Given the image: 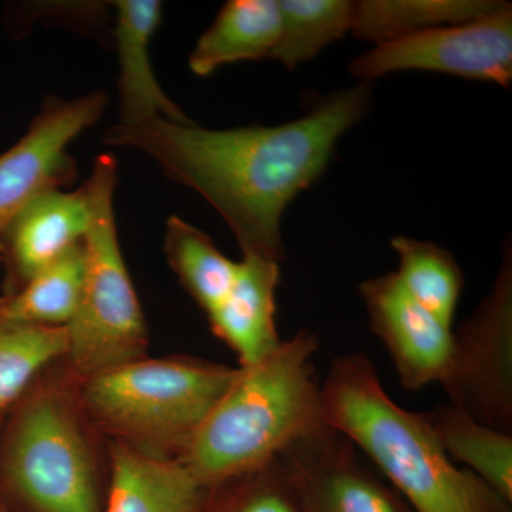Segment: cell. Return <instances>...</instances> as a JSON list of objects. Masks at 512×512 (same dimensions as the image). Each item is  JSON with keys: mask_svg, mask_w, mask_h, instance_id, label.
Segmentation results:
<instances>
[{"mask_svg": "<svg viewBox=\"0 0 512 512\" xmlns=\"http://www.w3.org/2000/svg\"><path fill=\"white\" fill-rule=\"evenodd\" d=\"M392 248L399 256L396 275L403 288L434 318L453 328L464 286L463 271L454 255L433 242L404 235L392 239Z\"/></svg>", "mask_w": 512, "mask_h": 512, "instance_id": "ffe728a7", "label": "cell"}, {"mask_svg": "<svg viewBox=\"0 0 512 512\" xmlns=\"http://www.w3.org/2000/svg\"><path fill=\"white\" fill-rule=\"evenodd\" d=\"M424 417L448 456L512 503V434L484 426L451 403L434 407Z\"/></svg>", "mask_w": 512, "mask_h": 512, "instance_id": "ac0fdd59", "label": "cell"}, {"mask_svg": "<svg viewBox=\"0 0 512 512\" xmlns=\"http://www.w3.org/2000/svg\"><path fill=\"white\" fill-rule=\"evenodd\" d=\"M504 3L500 0H360L353 3L350 32L356 39L377 46L423 30L483 18Z\"/></svg>", "mask_w": 512, "mask_h": 512, "instance_id": "e0dca14e", "label": "cell"}, {"mask_svg": "<svg viewBox=\"0 0 512 512\" xmlns=\"http://www.w3.org/2000/svg\"><path fill=\"white\" fill-rule=\"evenodd\" d=\"M281 32L269 59L295 69L342 39L352 28L350 0H276Z\"/></svg>", "mask_w": 512, "mask_h": 512, "instance_id": "7402d4cb", "label": "cell"}, {"mask_svg": "<svg viewBox=\"0 0 512 512\" xmlns=\"http://www.w3.org/2000/svg\"><path fill=\"white\" fill-rule=\"evenodd\" d=\"M355 444L332 427L279 454L301 512H414L363 463Z\"/></svg>", "mask_w": 512, "mask_h": 512, "instance_id": "30bf717a", "label": "cell"}, {"mask_svg": "<svg viewBox=\"0 0 512 512\" xmlns=\"http://www.w3.org/2000/svg\"><path fill=\"white\" fill-rule=\"evenodd\" d=\"M279 32L276 0H231L197 40L188 66L195 76L207 77L228 64L271 57Z\"/></svg>", "mask_w": 512, "mask_h": 512, "instance_id": "2e32d148", "label": "cell"}, {"mask_svg": "<svg viewBox=\"0 0 512 512\" xmlns=\"http://www.w3.org/2000/svg\"><path fill=\"white\" fill-rule=\"evenodd\" d=\"M164 254L171 271L205 313L217 308L237 276L238 262L222 254L201 229L183 218H168Z\"/></svg>", "mask_w": 512, "mask_h": 512, "instance_id": "d6986e66", "label": "cell"}, {"mask_svg": "<svg viewBox=\"0 0 512 512\" xmlns=\"http://www.w3.org/2000/svg\"><path fill=\"white\" fill-rule=\"evenodd\" d=\"M83 242L33 276L20 291L0 295V320L66 326L82 286Z\"/></svg>", "mask_w": 512, "mask_h": 512, "instance_id": "44dd1931", "label": "cell"}, {"mask_svg": "<svg viewBox=\"0 0 512 512\" xmlns=\"http://www.w3.org/2000/svg\"><path fill=\"white\" fill-rule=\"evenodd\" d=\"M279 282L281 264L242 255L228 295L207 315L212 333L237 353L239 366L254 365L282 343L275 320Z\"/></svg>", "mask_w": 512, "mask_h": 512, "instance_id": "5bb4252c", "label": "cell"}, {"mask_svg": "<svg viewBox=\"0 0 512 512\" xmlns=\"http://www.w3.org/2000/svg\"><path fill=\"white\" fill-rule=\"evenodd\" d=\"M0 512H23V511H20L19 508L13 507V505L6 503L5 500H2V498H0Z\"/></svg>", "mask_w": 512, "mask_h": 512, "instance_id": "d4e9b609", "label": "cell"}, {"mask_svg": "<svg viewBox=\"0 0 512 512\" xmlns=\"http://www.w3.org/2000/svg\"><path fill=\"white\" fill-rule=\"evenodd\" d=\"M90 227L86 188L53 190L26 205L0 238L5 265L2 295L20 291L33 276L82 244Z\"/></svg>", "mask_w": 512, "mask_h": 512, "instance_id": "7c38bea8", "label": "cell"}, {"mask_svg": "<svg viewBox=\"0 0 512 512\" xmlns=\"http://www.w3.org/2000/svg\"><path fill=\"white\" fill-rule=\"evenodd\" d=\"M107 104L103 92L73 100L47 97L28 133L0 154V238L35 198L76 180L77 164L67 147L99 123Z\"/></svg>", "mask_w": 512, "mask_h": 512, "instance_id": "9c48e42d", "label": "cell"}, {"mask_svg": "<svg viewBox=\"0 0 512 512\" xmlns=\"http://www.w3.org/2000/svg\"><path fill=\"white\" fill-rule=\"evenodd\" d=\"M433 72L510 87L512 6L483 18L441 26L373 47L349 64L360 83L399 72Z\"/></svg>", "mask_w": 512, "mask_h": 512, "instance_id": "ba28073f", "label": "cell"}, {"mask_svg": "<svg viewBox=\"0 0 512 512\" xmlns=\"http://www.w3.org/2000/svg\"><path fill=\"white\" fill-rule=\"evenodd\" d=\"M359 293L370 330L389 353L402 386L414 392L441 384L450 366L453 328L414 301L396 272L366 279Z\"/></svg>", "mask_w": 512, "mask_h": 512, "instance_id": "8fae6325", "label": "cell"}, {"mask_svg": "<svg viewBox=\"0 0 512 512\" xmlns=\"http://www.w3.org/2000/svg\"><path fill=\"white\" fill-rule=\"evenodd\" d=\"M237 372L201 357L147 356L84 380L82 397L107 441L180 460Z\"/></svg>", "mask_w": 512, "mask_h": 512, "instance_id": "5b68a950", "label": "cell"}, {"mask_svg": "<svg viewBox=\"0 0 512 512\" xmlns=\"http://www.w3.org/2000/svg\"><path fill=\"white\" fill-rule=\"evenodd\" d=\"M198 512H301L278 458L268 466L207 488Z\"/></svg>", "mask_w": 512, "mask_h": 512, "instance_id": "cb8c5ba5", "label": "cell"}, {"mask_svg": "<svg viewBox=\"0 0 512 512\" xmlns=\"http://www.w3.org/2000/svg\"><path fill=\"white\" fill-rule=\"evenodd\" d=\"M114 43L119 59L121 124L153 119L191 124L194 121L168 97L158 83L151 64L150 46L163 20V3L158 0H117Z\"/></svg>", "mask_w": 512, "mask_h": 512, "instance_id": "4fadbf2b", "label": "cell"}, {"mask_svg": "<svg viewBox=\"0 0 512 512\" xmlns=\"http://www.w3.org/2000/svg\"><path fill=\"white\" fill-rule=\"evenodd\" d=\"M119 165L103 154L84 183L90 227L84 238V274L66 328L67 367L82 382L147 357L150 335L121 252L114 192Z\"/></svg>", "mask_w": 512, "mask_h": 512, "instance_id": "8992f818", "label": "cell"}, {"mask_svg": "<svg viewBox=\"0 0 512 512\" xmlns=\"http://www.w3.org/2000/svg\"><path fill=\"white\" fill-rule=\"evenodd\" d=\"M66 352L64 326L0 320V410H9L35 377Z\"/></svg>", "mask_w": 512, "mask_h": 512, "instance_id": "603a6c76", "label": "cell"}, {"mask_svg": "<svg viewBox=\"0 0 512 512\" xmlns=\"http://www.w3.org/2000/svg\"><path fill=\"white\" fill-rule=\"evenodd\" d=\"M370 97V83H360L279 126L210 130L153 119L114 124L103 140L141 151L200 194L227 222L242 255L282 264L286 208L322 177L340 137L365 117Z\"/></svg>", "mask_w": 512, "mask_h": 512, "instance_id": "6da1fadb", "label": "cell"}, {"mask_svg": "<svg viewBox=\"0 0 512 512\" xmlns=\"http://www.w3.org/2000/svg\"><path fill=\"white\" fill-rule=\"evenodd\" d=\"M109 477V441L82 380L56 360L0 424V498L23 512H103Z\"/></svg>", "mask_w": 512, "mask_h": 512, "instance_id": "7a4b0ae2", "label": "cell"}, {"mask_svg": "<svg viewBox=\"0 0 512 512\" xmlns=\"http://www.w3.org/2000/svg\"><path fill=\"white\" fill-rule=\"evenodd\" d=\"M6 413H8V410H0V424L5 420Z\"/></svg>", "mask_w": 512, "mask_h": 512, "instance_id": "484cf974", "label": "cell"}, {"mask_svg": "<svg viewBox=\"0 0 512 512\" xmlns=\"http://www.w3.org/2000/svg\"><path fill=\"white\" fill-rule=\"evenodd\" d=\"M318 350V335L302 329L254 365L238 367L180 458L202 487L268 466L328 427L313 363Z\"/></svg>", "mask_w": 512, "mask_h": 512, "instance_id": "277c9868", "label": "cell"}, {"mask_svg": "<svg viewBox=\"0 0 512 512\" xmlns=\"http://www.w3.org/2000/svg\"><path fill=\"white\" fill-rule=\"evenodd\" d=\"M320 396L325 423L363 451L414 512H512L503 495L451 461L424 413L394 402L365 353L333 359Z\"/></svg>", "mask_w": 512, "mask_h": 512, "instance_id": "3957f363", "label": "cell"}, {"mask_svg": "<svg viewBox=\"0 0 512 512\" xmlns=\"http://www.w3.org/2000/svg\"><path fill=\"white\" fill-rule=\"evenodd\" d=\"M103 512H198L207 488L180 460H164L109 441Z\"/></svg>", "mask_w": 512, "mask_h": 512, "instance_id": "9a60e30c", "label": "cell"}, {"mask_svg": "<svg viewBox=\"0 0 512 512\" xmlns=\"http://www.w3.org/2000/svg\"><path fill=\"white\" fill-rule=\"evenodd\" d=\"M512 248L490 291L457 332L441 386L448 403L484 426L512 434Z\"/></svg>", "mask_w": 512, "mask_h": 512, "instance_id": "52a82bcc", "label": "cell"}]
</instances>
